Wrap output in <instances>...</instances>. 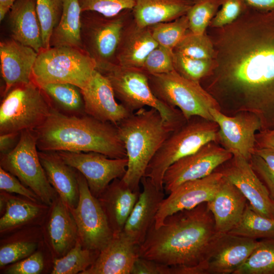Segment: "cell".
<instances>
[{
	"mask_svg": "<svg viewBox=\"0 0 274 274\" xmlns=\"http://www.w3.org/2000/svg\"><path fill=\"white\" fill-rule=\"evenodd\" d=\"M253 154L261 158L267 166L274 170V148H255Z\"/></svg>",
	"mask_w": 274,
	"mask_h": 274,
	"instance_id": "cell-50",
	"label": "cell"
},
{
	"mask_svg": "<svg viewBox=\"0 0 274 274\" xmlns=\"http://www.w3.org/2000/svg\"><path fill=\"white\" fill-rule=\"evenodd\" d=\"M247 4L253 8L270 11L274 10V0H244Z\"/></svg>",
	"mask_w": 274,
	"mask_h": 274,
	"instance_id": "cell-51",
	"label": "cell"
},
{
	"mask_svg": "<svg viewBox=\"0 0 274 274\" xmlns=\"http://www.w3.org/2000/svg\"><path fill=\"white\" fill-rule=\"evenodd\" d=\"M221 2L222 0H193L186 14L189 30L196 34L205 33L221 7Z\"/></svg>",
	"mask_w": 274,
	"mask_h": 274,
	"instance_id": "cell-40",
	"label": "cell"
},
{
	"mask_svg": "<svg viewBox=\"0 0 274 274\" xmlns=\"http://www.w3.org/2000/svg\"><path fill=\"white\" fill-rule=\"evenodd\" d=\"M38 53L12 39L0 43L2 77L5 95L12 88L32 81V70Z\"/></svg>",
	"mask_w": 274,
	"mask_h": 274,
	"instance_id": "cell-22",
	"label": "cell"
},
{
	"mask_svg": "<svg viewBox=\"0 0 274 274\" xmlns=\"http://www.w3.org/2000/svg\"><path fill=\"white\" fill-rule=\"evenodd\" d=\"M258 241L229 233H218L199 264L202 274H233L247 259Z\"/></svg>",
	"mask_w": 274,
	"mask_h": 274,
	"instance_id": "cell-16",
	"label": "cell"
},
{
	"mask_svg": "<svg viewBox=\"0 0 274 274\" xmlns=\"http://www.w3.org/2000/svg\"><path fill=\"white\" fill-rule=\"evenodd\" d=\"M228 233L256 240L274 238V219L258 214L248 202L241 219Z\"/></svg>",
	"mask_w": 274,
	"mask_h": 274,
	"instance_id": "cell-33",
	"label": "cell"
},
{
	"mask_svg": "<svg viewBox=\"0 0 274 274\" xmlns=\"http://www.w3.org/2000/svg\"><path fill=\"white\" fill-rule=\"evenodd\" d=\"M233 274H274V239L259 241L247 259Z\"/></svg>",
	"mask_w": 274,
	"mask_h": 274,
	"instance_id": "cell-36",
	"label": "cell"
},
{
	"mask_svg": "<svg viewBox=\"0 0 274 274\" xmlns=\"http://www.w3.org/2000/svg\"><path fill=\"white\" fill-rule=\"evenodd\" d=\"M173 52L199 59H212L214 56L213 43L206 32L196 34L189 30L175 47Z\"/></svg>",
	"mask_w": 274,
	"mask_h": 274,
	"instance_id": "cell-39",
	"label": "cell"
},
{
	"mask_svg": "<svg viewBox=\"0 0 274 274\" xmlns=\"http://www.w3.org/2000/svg\"><path fill=\"white\" fill-rule=\"evenodd\" d=\"M248 6L244 0H222L221 9L212 19L209 27L220 28L233 23Z\"/></svg>",
	"mask_w": 274,
	"mask_h": 274,
	"instance_id": "cell-45",
	"label": "cell"
},
{
	"mask_svg": "<svg viewBox=\"0 0 274 274\" xmlns=\"http://www.w3.org/2000/svg\"><path fill=\"white\" fill-rule=\"evenodd\" d=\"M226 163L218 172L239 189L255 211L274 219V201L249 161L241 155H233Z\"/></svg>",
	"mask_w": 274,
	"mask_h": 274,
	"instance_id": "cell-17",
	"label": "cell"
},
{
	"mask_svg": "<svg viewBox=\"0 0 274 274\" xmlns=\"http://www.w3.org/2000/svg\"><path fill=\"white\" fill-rule=\"evenodd\" d=\"M248 202L239 189L223 176L215 195L207 202L217 232L231 230L241 219Z\"/></svg>",
	"mask_w": 274,
	"mask_h": 274,
	"instance_id": "cell-26",
	"label": "cell"
},
{
	"mask_svg": "<svg viewBox=\"0 0 274 274\" xmlns=\"http://www.w3.org/2000/svg\"><path fill=\"white\" fill-rule=\"evenodd\" d=\"M8 14L11 38L40 52L43 42L36 0H17Z\"/></svg>",
	"mask_w": 274,
	"mask_h": 274,
	"instance_id": "cell-29",
	"label": "cell"
},
{
	"mask_svg": "<svg viewBox=\"0 0 274 274\" xmlns=\"http://www.w3.org/2000/svg\"><path fill=\"white\" fill-rule=\"evenodd\" d=\"M39 155L50 184L70 211L75 208L79 200L77 170L65 163L57 152L39 151Z\"/></svg>",
	"mask_w": 274,
	"mask_h": 274,
	"instance_id": "cell-28",
	"label": "cell"
},
{
	"mask_svg": "<svg viewBox=\"0 0 274 274\" xmlns=\"http://www.w3.org/2000/svg\"><path fill=\"white\" fill-rule=\"evenodd\" d=\"M17 0H0V20L2 21Z\"/></svg>",
	"mask_w": 274,
	"mask_h": 274,
	"instance_id": "cell-52",
	"label": "cell"
},
{
	"mask_svg": "<svg viewBox=\"0 0 274 274\" xmlns=\"http://www.w3.org/2000/svg\"><path fill=\"white\" fill-rule=\"evenodd\" d=\"M139 257V246L122 231L114 235L93 264L82 274H131Z\"/></svg>",
	"mask_w": 274,
	"mask_h": 274,
	"instance_id": "cell-23",
	"label": "cell"
},
{
	"mask_svg": "<svg viewBox=\"0 0 274 274\" xmlns=\"http://www.w3.org/2000/svg\"><path fill=\"white\" fill-rule=\"evenodd\" d=\"M41 227L44 242L53 259L64 256L79 238L74 217L58 195L49 206Z\"/></svg>",
	"mask_w": 274,
	"mask_h": 274,
	"instance_id": "cell-19",
	"label": "cell"
},
{
	"mask_svg": "<svg viewBox=\"0 0 274 274\" xmlns=\"http://www.w3.org/2000/svg\"><path fill=\"white\" fill-rule=\"evenodd\" d=\"M21 132H14L1 134V155L6 154L12 150L18 144Z\"/></svg>",
	"mask_w": 274,
	"mask_h": 274,
	"instance_id": "cell-48",
	"label": "cell"
},
{
	"mask_svg": "<svg viewBox=\"0 0 274 274\" xmlns=\"http://www.w3.org/2000/svg\"><path fill=\"white\" fill-rule=\"evenodd\" d=\"M149 27L154 39L158 45L173 51L189 30L186 14L174 20L157 23Z\"/></svg>",
	"mask_w": 274,
	"mask_h": 274,
	"instance_id": "cell-38",
	"label": "cell"
},
{
	"mask_svg": "<svg viewBox=\"0 0 274 274\" xmlns=\"http://www.w3.org/2000/svg\"><path fill=\"white\" fill-rule=\"evenodd\" d=\"M121 178L114 180L97 197L114 235L121 233L140 194Z\"/></svg>",
	"mask_w": 274,
	"mask_h": 274,
	"instance_id": "cell-27",
	"label": "cell"
},
{
	"mask_svg": "<svg viewBox=\"0 0 274 274\" xmlns=\"http://www.w3.org/2000/svg\"><path fill=\"white\" fill-rule=\"evenodd\" d=\"M81 13L78 0H63L62 14L50 38V47L69 46L83 50Z\"/></svg>",
	"mask_w": 274,
	"mask_h": 274,
	"instance_id": "cell-32",
	"label": "cell"
},
{
	"mask_svg": "<svg viewBox=\"0 0 274 274\" xmlns=\"http://www.w3.org/2000/svg\"><path fill=\"white\" fill-rule=\"evenodd\" d=\"M0 165L31 189L42 202L50 206L58 196L41 164L35 130L21 132L16 147L1 155Z\"/></svg>",
	"mask_w": 274,
	"mask_h": 274,
	"instance_id": "cell-10",
	"label": "cell"
},
{
	"mask_svg": "<svg viewBox=\"0 0 274 274\" xmlns=\"http://www.w3.org/2000/svg\"><path fill=\"white\" fill-rule=\"evenodd\" d=\"M0 191L16 194L36 202H41L37 195L15 176L0 166Z\"/></svg>",
	"mask_w": 274,
	"mask_h": 274,
	"instance_id": "cell-46",
	"label": "cell"
},
{
	"mask_svg": "<svg viewBox=\"0 0 274 274\" xmlns=\"http://www.w3.org/2000/svg\"><path fill=\"white\" fill-rule=\"evenodd\" d=\"M81 11H92L113 17L126 10H132L135 0H78Z\"/></svg>",
	"mask_w": 274,
	"mask_h": 274,
	"instance_id": "cell-44",
	"label": "cell"
},
{
	"mask_svg": "<svg viewBox=\"0 0 274 274\" xmlns=\"http://www.w3.org/2000/svg\"><path fill=\"white\" fill-rule=\"evenodd\" d=\"M133 17L132 10L113 17L92 11L81 13V40L83 50L96 63H115L123 29Z\"/></svg>",
	"mask_w": 274,
	"mask_h": 274,
	"instance_id": "cell-11",
	"label": "cell"
},
{
	"mask_svg": "<svg viewBox=\"0 0 274 274\" xmlns=\"http://www.w3.org/2000/svg\"><path fill=\"white\" fill-rule=\"evenodd\" d=\"M223 177L222 173L216 171L208 176L187 181L178 186L162 201L155 217L154 227L158 228L167 216L175 213L191 209L210 201Z\"/></svg>",
	"mask_w": 274,
	"mask_h": 274,
	"instance_id": "cell-18",
	"label": "cell"
},
{
	"mask_svg": "<svg viewBox=\"0 0 274 274\" xmlns=\"http://www.w3.org/2000/svg\"><path fill=\"white\" fill-rule=\"evenodd\" d=\"M180 126L165 121L152 108L136 111L117 125L128 159L126 172L121 179L131 189L140 191L141 179L149 163Z\"/></svg>",
	"mask_w": 274,
	"mask_h": 274,
	"instance_id": "cell-4",
	"label": "cell"
},
{
	"mask_svg": "<svg viewBox=\"0 0 274 274\" xmlns=\"http://www.w3.org/2000/svg\"><path fill=\"white\" fill-rule=\"evenodd\" d=\"M148 76L155 95L166 105L178 109L186 121L198 117L213 121L211 110H220L219 102L200 82L188 80L175 70Z\"/></svg>",
	"mask_w": 274,
	"mask_h": 274,
	"instance_id": "cell-8",
	"label": "cell"
},
{
	"mask_svg": "<svg viewBox=\"0 0 274 274\" xmlns=\"http://www.w3.org/2000/svg\"><path fill=\"white\" fill-rule=\"evenodd\" d=\"M77 171L79 200L77 207L70 211L83 247L100 252L111 240L114 233L97 198L91 193L84 176Z\"/></svg>",
	"mask_w": 274,
	"mask_h": 274,
	"instance_id": "cell-12",
	"label": "cell"
},
{
	"mask_svg": "<svg viewBox=\"0 0 274 274\" xmlns=\"http://www.w3.org/2000/svg\"><path fill=\"white\" fill-rule=\"evenodd\" d=\"M43 242L39 225L24 227L1 236L0 269L29 256Z\"/></svg>",
	"mask_w": 274,
	"mask_h": 274,
	"instance_id": "cell-31",
	"label": "cell"
},
{
	"mask_svg": "<svg viewBox=\"0 0 274 274\" xmlns=\"http://www.w3.org/2000/svg\"><path fill=\"white\" fill-rule=\"evenodd\" d=\"M274 148V128L262 129L256 134L255 148Z\"/></svg>",
	"mask_w": 274,
	"mask_h": 274,
	"instance_id": "cell-49",
	"label": "cell"
},
{
	"mask_svg": "<svg viewBox=\"0 0 274 274\" xmlns=\"http://www.w3.org/2000/svg\"><path fill=\"white\" fill-rule=\"evenodd\" d=\"M141 184L142 190L122 231L139 246L154 224L156 215L165 196L164 191L158 189L148 178L143 177Z\"/></svg>",
	"mask_w": 274,
	"mask_h": 274,
	"instance_id": "cell-21",
	"label": "cell"
},
{
	"mask_svg": "<svg viewBox=\"0 0 274 274\" xmlns=\"http://www.w3.org/2000/svg\"><path fill=\"white\" fill-rule=\"evenodd\" d=\"M193 0H135L133 18L141 27L169 22L186 15Z\"/></svg>",
	"mask_w": 274,
	"mask_h": 274,
	"instance_id": "cell-30",
	"label": "cell"
},
{
	"mask_svg": "<svg viewBox=\"0 0 274 274\" xmlns=\"http://www.w3.org/2000/svg\"><path fill=\"white\" fill-rule=\"evenodd\" d=\"M213 121L218 126V141L232 155H239L249 161L255 148L256 134L262 129L260 119L255 114L239 111L228 116L220 110L210 111Z\"/></svg>",
	"mask_w": 274,
	"mask_h": 274,
	"instance_id": "cell-15",
	"label": "cell"
},
{
	"mask_svg": "<svg viewBox=\"0 0 274 274\" xmlns=\"http://www.w3.org/2000/svg\"><path fill=\"white\" fill-rule=\"evenodd\" d=\"M99 252L84 248L79 238L63 256L55 258L51 274H82L96 260Z\"/></svg>",
	"mask_w": 274,
	"mask_h": 274,
	"instance_id": "cell-35",
	"label": "cell"
},
{
	"mask_svg": "<svg viewBox=\"0 0 274 274\" xmlns=\"http://www.w3.org/2000/svg\"><path fill=\"white\" fill-rule=\"evenodd\" d=\"M17 195L0 191L6 203L0 218L1 236L24 227L41 226L48 212L49 206Z\"/></svg>",
	"mask_w": 274,
	"mask_h": 274,
	"instance_id": "cell-24",
	"label": "cell"
},
{
	"mask_svg": "<svg viewBox=\"0 0 274 274\" xmlns=\"http://www.w3.org/2000/svg\"><path fill=\"white\" fill-rule=\"evenodd\" d=\"M81 92L85 113L99 121L117 126L132 113L116 101L109 81L96 70Z\"/></svg>",
	"mask_w": 274,
	"mask_h": 274,
	"instance_id": "cell-20",
	"label": "cell"
},
{
	"mask_svg": "<svg viewBox=\"0 0 274 274\" xmlns=\"http://www.w3.org/2000/svg\"><path fill=\"white\" fill-rule=\"evenodd\" d=\"M206 33L214 56L202 86L219 104L256 114L262 129L274 128V10L248 6L233 23Z\"/></svg>",
	"mask_w": 274,
	"mask_h": 274,
	"instance_id": "cell-1",
	"label": "cell"
},
{
	"mask_svg": "<svg viewBox=\"0 0 274 274\" xmlns=\"http://www.w3.org/2000/svg\"><path fill=\"white\" fill-rule=\"evenodd\" d=\"M36 8L41 23L43 48H50V40L63 9V0H36Z\"/></svg>",
	"mask_w": 274,
	"mask_h": 274,
	"instance_id": "cell-41",
	"label": "cell"
},
{
	"mask_svg": "<svg viewBox=\"0 0 274 274\" xmlns=\"http://www.w3.org/2000/svg\"><path fill=\"white\" fill-rule=\"evenodd\" d=\"M53 258L44 242L26 258L1 269L2 274H40L51 273Z\"/></svg>",
	"mask_w": 274,
	"mask_h": 274,
	"instance_id": "cell-37",
	"label": "cell"
},
{
	"mask_svg": "<svg viewBox=\"0 0 274 274\" xmlns=\"http://www.w3.org/2000/svg\"><path fill=\"white\" fill-rule=\"evenodd\" d=\"M173 51L158 45L146 58L142 70L148 75L167 73L174 70Z\"/></svg>",
	"mask_w": 274,
	"mask_h": 274,
	"instance_id": "cell-43",
	"label": "cell"
},
{
	"mask_svg": "<svg viewBox=\"0 0 274 274\" xmlns=\"http://www.w3.org/2000/svg\"><path fill=\"white\" fill-rule=\"evenodd\" d=\"M158 45L150 27L140 26L132 17L123 29L114 63L142 69L147 56Z\"/></svg>",
	"mask_w": 274,
	"mask_h": 274,
	"instance_id": "cell-25",
	"label": "cell"
},
{
	"mask_svg": "<svg viewBox=\"0 0 274 274\" xmlns=\"http://www.w3.org/2000/svg\"><path fill=\"white\" fill-rule=\"evenodd\" d=\"M96 70L109 81L116 98L133 113L146 107L157 110L163 119L181 125L185 120L181 112L162 102L153 93L148 74L141 68L128 67L114 63L96 64Z\"/></svg>",
	"mask_w": 274,
	"mask_h": 274,
	"instance_id": "cell-5",
	"label": "cell"
},
{
	"mask_svg": "<svg viewBox=\"0 0 274 274\" xmlns=\"http://www.w3.org/2000/svg\"><path fill=\"white\" fill-rule=\"evenodd\" d=\"M218 232L207 202L167 216L154 225L139 246L140 257L169 266H195L204 259Z\"/></svg>",
	"mask_w": 274,
	"mask_h": 274,
	"instance_id": "cell-2",
	"label": "cell"
},
{
	"mask_svg": "<svg viewBox=\"0 0 274 274\" xmlns=\"http://www.w3.org/2000/svg\"><path fill=\"white\" fill-rule=\"evenodd\" d=\"M274 239V238H273Z\"/></svg>",
	"mask_w": 274,
	"mask_h": 274,
	"instance_id": "cell-53",
	"label": "cell"
},
{
	"mask_svg": "<svg viewBox=\"0 0 274 274\" xmlns=\"http://www.w3.org/2000/svg\"><path fill=\"white\" fill-rule=\"evenodd\" d=\"M168 136L149 163L144 177L163 190V179L167 169L180 159L191 155L206 144L218 141V126L212 121H186Z\"/></svg>",
	"mask_w": 274,
	"mask_h": 274,
	"instance_id": "cell-6",
	"label": "cell"
},
{
	"mask_svg": "<svg viewBox=\"0 0 274 274\" xmlns=\"http://www.w3.org/2000/svg\"><path fill=\"white\" fill-rule=\"evenodd\" d=\"M96 62L83 50L69 46L43 48L38 53L32 80L39 85L69 83L84 89L96 70Z\"/></svg>",
	"mask_w": 274,
	"mask_h": 274,
	"instance_id": "cell-7",
	"label": "cell"
},
{
	"mask_svg": "<svg viewBox=\"0 0 274 274\" xmlns=\"http://www.w3.org/2000/svg\"><path fill=\"white\" fill-rule=\"evenodd\" d=\"M57 153L65 163L84 176L91 193L96 197L114 180L122 178L126 172L127 157L112 158L93 152Z\"/></svg>",
	"mask_w": 274,
	"mask_h": 274,
	"instance_id": "cell-14",
	"label": "cell"
},
{
	"mask_svg": "<svg viewBox=\"0 0 274 274\" xmlns=\"http://www.w3.org/2000/svg\"><path fill=\"white\" fill-rule=\"evenodd\" d=\"M253 169L266 186L274 201V170L270 169L259 156L253 154L249 160Z\"/></svg>",
	"mask_w": 274,
	"mask_h": 274,
	"instance_id": "cell-47",
	"label": "cell"
},
{
	"mask_svg": "<svg viewBox=\"0 0 274 274\" xmlns=\"http://www.w3.org/2000/svg\"><path fill=\"white\" fill-rule=\"evenodd\" d=\"M35 131L40 151L93 152L112 158L126 157L117 126L85 114H68L53 107Z\"/></svg>",
	"mask_w": 274,
	"mask_h": 274,
	"instance_id": "cell-3",
	"label": "cell"
},
{
	"mask_svg": "<svg viewBox=\"0 0 274 274\" xmlns=\"http://www.w3.org/2000/svg\"><path fill=\"white\" fill-rule=\"evenodd\" d=\"M228 150L210 142L197 151L171 165L163 177V189L169 194L181 184L201 179L214 173L220 165L232 158Z\"/></svg>",
	"mask_w": 274,
	"mask_h": 274,
	"instance_id": "cell-13",
	"label": "cell"
},
{
	"mask_svg": "<svg viewBox=\"0 0 274 274\" xmlns=\"http://www.w3.org/2000/svg\"><path fill=\"white\" fill-rule=\"evenodd\" d=\"M54 106L42 88L33 80L12 88L0 107L1 134L35 130Z\"/></svg>",
	"mask_w": 274,
	"mask_h": 274,
	"instance_id": "cell-9",
	"label": "cell"
},
{
	"mask_svg": "<svg viewBox=\"0 0 274 274\" xmlns=\"http://www.w3.org/2000/svg\"><path fill=\"white\" fill-rule=\"evenodd\" d=\"M173 60L174 70L179 74L198 82L209 74L213 65L212 59H195L175 52Z\"/></svg>",
	"mask_w": 274,
	"mask_h": 274,
	"instance_id": "cell-42",
	"label": "cell"
},
{
	"mask_svg": "<svg viewBox=\"0 0 274 274\" xmlns=\"http://www.w3.org/2000/svg\"><path fill=\"white\" fill-rule=\"evenodd\" d=\"M40 86L52 103L65 113L72 115L85 114L81 90L78 87L62 83H48Z\"/></svg>",
	"mask_w": 274,
	"mask_h": 274,
	"instance_id": "cell-34",
	"label": "cell"
}]
</instances>
